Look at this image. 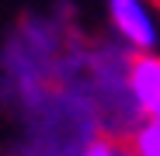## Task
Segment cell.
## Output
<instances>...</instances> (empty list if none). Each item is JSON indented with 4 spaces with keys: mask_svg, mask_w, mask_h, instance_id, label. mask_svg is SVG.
I'll return each instance as SVG.
<instances>
[{
    "mask_svg": "<svg viewBox=\"0 0 160 156\" xmlns=\"http://www.w3.org/2000/svg\"><path fill=\"white\" fill-rule=\"evenodd\" d=\"M108 21L115 35L132 45L136 52H153L157 49V38H160V28L146 7V0H108Z\"/></svg>",
    "mask_w": 160,
    "mask_h": 156,
    "instance_id": "1",
    "label": "cell"
},
{
    "mask_svg": "<svg viewBox=\"0 0 160 156\" xmlns=\"http://www.w3.org/2000/svg\"><path fill=\"white\" fill-rule=\"evenodd\" d=\"M129 87L143 118H160V56L136 52L132 69H129Z\"/></svg>",
    "mask_w": 160,
    "mask_h": 156,
    "instance_id": "2",
    "label": "cell"
},
{
    "mask_svg": "<svg viewBox=\"0 0 160 156\" xmlns=\"http://www.w3.org/2000/svg\"><path fill=\"white\" fill-rule=\"evenodd\" d=\"M132 156H160V118H146L125 139Z\"/></svg>",
    "mask_w": 160,
    "mask_h": 156,
    "instance_id": "3",
    "label": "cell"
},
{
    "mask_svg": "<svg viewBox=\"0 0 160 156\" xmlns=\"http://www.w3.org/2000/svg\"><path fill=\"white\" fill-rule=\"evenodd\" d=\"M122 142L125 139H118V135H101V139H91L80 156H132L129 146H122Z\"/></svg>",
    "mask_w": 160,
    "mask_h": 156,
    "instance_id": "4",
    "label": "cell"
},
{
    "mask_svg": "<svg viewBox=\"0 0 160 156\" xmlns=\"http://www.w3.org/2000/svg\"><path fill=\"white\" fill-rule=\"evenodd\" d=\"M157 4H160V0H157Z\"/></svg>",
    "mask_w": 160,
    "mask_h": 156,
    "instance_id": "5",
    "label": "cell"
}]
</instances>
